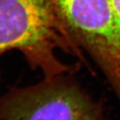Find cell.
<instances>
[{
	"instance_id": "6da1fadb",
	"label": "cell",
	"mask_w": 120,
	"mask_h": 120,
	"mask_svg": "<svg viewBox=\"0 0 120 120\" xmlns=\"http://www.w3.org/2000/svg\"><path fill=\"white\" fill-rule=\"evenodd\" d=\"M12 50L21 52L44 78L78 68L59 59L57 50L84 59L50 0H0V57Z\"/></svg>"
},
{
	"instance_id": "7a4b0ae2",
	"label": "cell",
	"mask_w": 120,
	"mask_h": 120,
	"mask_svg": "<svg viewBox=\"0 0 120 120\" xmlns=\"http://www.w3.org/2000/svg\"><path fill=\"white\" fill-rule=\"evenodd\" d=\"M71 37L105 76L120 103V18L112 0H50Z\"/></svg>"
},
{
	"instance_id": "3957f363",
	"label": "cell",
	"mask_w": 120,
	"mask_h": 120,
	"mask_svg": "<svg viewBox=\"0 0 120 120\" xmlns=\"http://www.w3.org/2000/svg\"><path fill=\"white\" fill-rule=\"evenodd\" d=\"M0 120H109L102 106L66 74L0 98Z\"/></svg>"
},
{
	"instance_id": "277c9868",
	"label": "cell",
	"mask_w": 120,
	"mask_h": 120,
	"mask_svg": "<svg viewBox=\"0 0 120 120\" xmlns=\"http://www.w3.org/2000/svg\"><path fill=\"white\" fill-rule=\"evenodd\" d=\"M112 2H113L115 9H116L117 14L120 18V0H112Z\"/></svg>"
}]
</instances>
